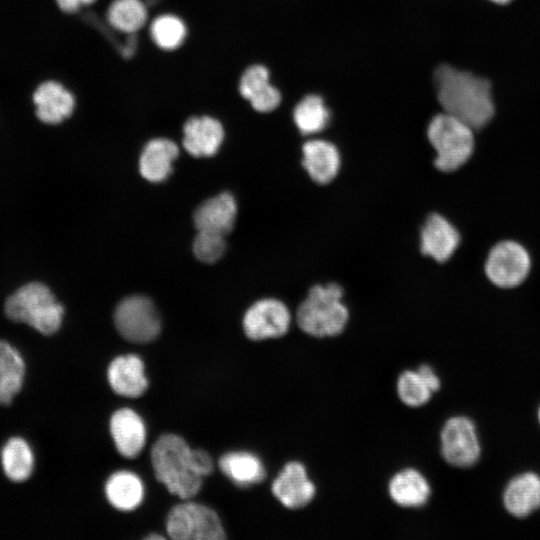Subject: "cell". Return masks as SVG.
Instances as JSON below:
<instances>
[{
	"label": "cell",
	"instance_id": "4dcf8cb0",
	"mask_svg": "<svg viewBox=\"0 0 540 540\" xmlns=\"http://www.w3.org/2000/svg\"><path fill=\"white\" fill-rule=\"evenodd\" d=\"M226 248L224 236L216 233L198 231L193 241L196 258L204 263H214L223 255Z\"/></svg>",
	"mask_w": 540,
	"mask_h": 540
},
{
	"label": "cell",
	"instance_id": "5bb4252c",
	"mask_svg": "<svg viewBox=\"0 0 540 540\" xmlns=\"http://www.w3.org/2000/svg\"><path fill=\"white\" fill-rule=\"evenodd\" d=\"M460 242L456 228L437 213L429 215L421 230V252L437 262L447 261Z\"/></svg>",
	"mask_w": 540,
	"mask_h": 540
},
{
	"label": "cell",
	"instance_id": "f1b7e54d",
	"mask_svg": "<svg viewBox=\"0 0 540 540\" xmlns=\"http://www.w3.org/2000/svg\"><path fill=\"white\" fill-rule=\"evenodd\" d=\"M150 34L154 43L164 50H174L184 41L187 30L184 22L175 15L164 14L153 20Z\"/></svg>",
	"mask_w": 540,
	"mask_h": 540
},
{
	"label": "cell",
	"instance_id": "8fae6325",
	"mask_svg": "<svg viewBox=\"0 0 540 540\" xmlns=\"http://www.w3.org/2000/svg\"><path fill=\"white\" fill-rule=\"evenodd\" d=\"M275 498L288 509H301L315 497V484L309 479L305 466L298 461L288 462L272 483Z\"/></svg>",
	"mask_w": 540,
	"mask_h": 540
},
{
	"label": "cell",
	"instance_id": "2e32d148",
	"mask_svg": "<svg viewBox=\"0 0 540 540\" xmlns=\"http://www.w3.org/2000/svg\"><path fill=\"white\" fill-rule=\"evenodd\" d=\"M110 432L118 452L124 457H136L145 445V425L132 409L122 408L114 412L110 419Z\"/></svg>",
	"mask_w": 540,
	"mask_h": 540
},
{
	"label": "cell",
	"instance_id": "3957f363",
	"mask_svg": "<svg viewBox=\"0 0 540 540\" xmlns=\"http://www.w3.org/2000/svg\"><path fill=\"white\" fill-rule=\"evenodd\" d=\"M342 296L343 290L336 283L312 287L296 312L299 328L314 337L339 335L349 318Z\"/></svg>",
	"mask_w": 540,
	"mask_h": 540
},
{
	"label": "cell",
	"instance_id": "e0dca14e",
	"mask_svg": "<svg viewBox=\"0 0 540 540\" xmlns=\"http://www.w3.org/2000/svg\"><path fill=\"white\" fill-rule=\"evenodd\" d=\"M503 504L518 518L527 517L540 508V476L524 472L512 478L504 489Z\"/></svg>",
	"mask_w": 540,
	"mask_h": 540
},
{
	"label": "cell",
	"instance_id": "7402d4cb",
	"mask_svg": "<svg viewBox=\"0 0 540 540\" xmlns=\"http://www.w3.org/2000/svg\"><path fill=\"white\" fill-rule=\"evenodd\" d=\"M179 153L178 146L166 138L150 140L144 147L140 160L141 175L150 182L164 181L172 172V163Z\"/></svg>",
	"mask_w": 540,
	"mask_h": 540
},
{
	"label": "cell",
	"instance_id": "d6986e66",
	"mask_svg": "<svg viewBox=\"0 0 540 540\" xmlns=\"http://www.w3.org/2000/svg\"><path fill=\"white\" fill-rule=\"evenodd\" d=\"M239 92L258 112H270L281 102V94L269 81V71L262 65L247 68L239 83Z\"/></svg>",
	"mask_w": 540,
	"mask_h": 540
},
{
	"label": "cell",
	"instance_id": "83f0119b",
	"mask_svg": "<svg viewBox=\"0 0 540 540\" xmlns=\"http://www.w3.org/2000/svg\"><path fill=\"white\" fill-rule=\"evenodd\" d=\"M329 118V111L323 99L318 95H307L293 111L294 122L304 135L322 131L327 126Z\"/></svg>",
	"mask_w": 540,
	"mask_h": 540
},
{
	"label": "cell",
	"instance_id": "836d02e7",
	"mask_svg": "<svg viewBox=\"0 0 540 540\" xmlns=\"http://www.w3.org/2000/svg\"><path fill=\"white\" fill-rule=\"evenodd\" d=\"M491 2H494L496 4H501V5H504V4H508L510 3L511 1L513 0H490Z\"/></svg>",
	"mask_w": 540,
	"mask_h": 540
},
{
	"label": "cell",
	"instance_id": "7a4b0ae2",
	"mask_svg": "<svg viewBox=\"0 0 540 540\" xmlns=\"http://www.w3.org/2000/svg\"><path fill=\"white\" fill-rule=\"evenodd\" d=\"M151 462L156 478L171 494L189 499L199 492L203 476L195 467L193 449L180 436L159 437L151 449Z\"/></svg>",
	"mask_w": 540,
	"mask_h": 540
},
{
	"label": "cell",
	"instance_id": "ffe728a7",
	"mask_svg": "<svg viewBox=\"0 0 540 540\" xmlns=\"http://www.w3.org/2000/svg\"><path fill=\"white\" fill-rule=\"evenodd\" d=\"M302 164L313 181L318 184L331 182L339 172L340 154L332 143L313 139L303 147Z\"/></svg>",
	"mask_w": 540,
	"mask_h": 540
},
{
	"label": "cell",
	"instance_id": "cb8c5ba5",
	"mask_svg": "<svg viewBox=\"0 0 540 540\" xmlns=\"http://www.w3.org/2000/svg\"><path fill=\"white\" fill-rule=\"evenodd\" d=\"M25 377V363L20 353L0 341V404L8 405L20 392Z\"/></svg>",
	"mask_w": 540,
	"mask_h": 540
},
{
	"label": "cell",
	"instance_id": "44dd1931",
	"mask_svg": "<svg viewBox=\"0 0 540 540\" xmlns=\"http://www.w3.org/2000/svg\"><path fill=\"white\" fill-rule=\"evenodd\" d=\"M390 498L403 508H420L430 497L427 479L416 469L408 468L396 473L388 485Z\"/></svg>",
	"mask_w": 540,
	"mask_h": 540
},
{
	"label": "cell",
	"instance_id": "4316f807",
	"mask_svg": "<svg viewBox=\"0 0 540 540\" xmlns=\"http://www.w3.org/2000/svg\"><path fill=\"white\" fill-rule=\"evenodd\" d=\"M109 24L124 33L133 34L147 21V9L141 0H114L108 8Z\"/></svg>",
	"mask_w": 540,
	"mask_h": 540
},
{
	"label": "cell",
	"instance_id": "277c9868",
	"mask_svg": "<svg viewBox=\"0 0 540 540\" xmlns=\"http://www.w3.org/2000/svg\"><path fill=\"white\" fill-rule=\"evenodd\" d=\"M5 313L13 321L51 335L61 326L64 308L46 285L32 282L20 287L6 300Z\"/></svg>",
	"mask_w": 540,
	"mask_h": 540
},
{
	"label": "cell",
	"instance_id": "d4e9b609",
	"mask_svg": "<svg viewBox=\"0 0 540 540\" xmlns=\"http://www.w3.org/2000/svg\"><path fill=\"white\" fill-rule=\"evenodd\" d=\"M105 493L113 507L129 511L140 505L144 488L142 481L136 474L129 471H118L107 480Z\"/></svg>",
	"mask_w": 540,
	"mask_h": 540
},
{
	"label": "cell",
	"instance_id": "8992f818",
	"mask_svg": "<svg viewBox=\"0 0 540 540\" xmlns=\"http://www.w3.org/2000/svg\"><path fill=\"white\" fill-rule=\"evenodd\" d=\"M166 531L174 540L226 538L217 513L205 505L194 502H184L170 510L166 520Z\"/></svg>",
	"mask_w": 540,
	"mask_h": 540
},
{
	"label": "cell",
	"instance_id": "484cf974",
	"mask_svg": "<svg viewBox=\"0 0 540 540\" xmlns=\"http://www.w3.org/2000/svg\"><path fill=\"white\" fill-rule=\"evenodd\" d=\"M5 475L14 482L27 480L34 469V456L28 443L19 437L11 438L1 451Z\"/></svg>",
	"mask_w": 540,
	"mask_h": 540
},
{
	"label": "cell",
	"instance_id": "1f68e13d",
	"mask_svg": "<svg viewBox=\"0 0 540 540\" xmlns=\"http://www.w3.org/2000/svg\"><path fill=\"white\" fill-rule=\"evenodd\" d=\"M417 370L426 380L433 393L440 389V379L431 366L427 364H422Z\"/></svg>",
	"mask_w": 540,
	"mask_h": 540
},
{
	"label": "cell",
	"instance_id": "ac0fdd59",
	"mask_svg": "<svg viewBox=\"0 0 540 540\" xmlns=\"http://www.w3.org/2000/svg\"><path fill=\"white\" fill-rule=\"evenodd\" d=\"M108 381L115 393L124 397H138L147 387L144 363L137 355H123L115 358L108 367Z\"/></svg>",
	"mask_w": 540,
	"mask_h": 540
},
{
	"label": "cell",
	"instance_id": "6da1fadb",
	"mask_svg": "<svg viewBox=\"0 0 540 540\" xmlns=\"http://www.w3.org/2000/svg\"><path fill=\"white\" fill-rule=\"evenodd\" d=\"M437 97L444 112L472 129L484 127L494 115L490 82L466 71L443 64L434 75Z\"/></svg>",
	"mask_w": 540,
	"mask_h": 540
},
{
	"label": "cell",
	"instance_id": "f546056e",
	"mask_svg": "<svg viewBox=\"0 0 540 540\" xmlns=\"http://www.w3.org/2000/svg\"><path fill=\"white\" fill-rule=\"evenodd\" d=\"M397 394L405 405L420 407L428 403L433 391L418 370H406L398 377Z\"/></svg>",
	"mask_w": 540,
	"mask_h": 540
},
{
	"label": "cell",
	"instance_id": "9c48e42d",
	"mask_svg": "<svg viewBox=\"0 0 540 540\" xmlns=\"http://www.w3.org/2000/svg\"><path fill=\"white\" fill-rule=\"evenodd\" d=\"M530 270V257L523 246L513 241L496 244L490 251L485 271L490 281L501 288L521 284Z\"/></svg>",
	"mask_w": 540,
	"mask_h": 540
},
{
	"label": "cell",
	"instance_id": "7c38bea8",
	"mask_svg": "<svg viewBox=\"0 0 540 540\" xmlns=\"http://www.w3.org/2000/svg\"><path fill=\"white\" fill-rule=\"evenodd\" d=\"M32 102L37 118L50 125L66 120L75 108L74 95L55 80L41 82L32 93Z\"/></svg>",
	"mask_w": 540,
	"mask_h": 540
},
{
	"label": "cell",
	"instance_id": "9a60e30c",
	"mask_svg": "<svg viewBox=\"0 0 540 540\" xmlns=\"http://www.w3.org/2000/svg\"><path fill=\"white\" fill-rule=\"evenodd\" d=\"M237 205L234 197L221 193L203 202L193 216L197 231H205L225 236L234 226Z\"/></svg>",
	"mask_w": 540,
	"mask_h": 540
},
{
	"label": "cell",
	"instance_id": "ba28073f",
	"mask_svg": "<svg viewBox=\"0 0 540 540\" xmlns=\"http://www.w3.org/2000/svg\"><path fill=\"white\" fill-rule=\"evenodd\" d=\"M441 454L452 466L467 468L480 457L481 447L475 424L465 416L446 421L440 433Z\"/></svg>",
	"mask_w": 540,
	"mask_h": 540
},
{
	"label": "cell",
	"instance_id": "4fadbf2b",
	"mask_svg": "<svg viewBox=\"0 0 540 540\" xmlns=\"http://www.w3.org/2000/svg\"><path fill=\"white\" fill-rule=\"evenodd\" d=\"M183 146L194 157L216 154L224 139L222 124L209 116L191 117L183 126Z\"/></svg>",
	"mask_w": 540,
	"mask_h": 540
},
{
	"label": "cell",
	"instance_id": "52a82bcc",
	"mask_svg": "<svg viewBox=\"0 0 540 540\" xmlns=\"http://www.w3.org/2000/svg\"><path fill=\"white\" fill-rule=\"evenodd\" d=\"M114 323L120 335L133 343H148L161 330L159 314L150 299L134 295L123 299L116 307Z\"/></svg>",
	"mask_w": 540,
	"mask_h": 540
},
{
	"label": "cell",
	"instance_id": "d6a6232c",
	"mask_svg": "<svg viewBox=\"0 0 540 540\" xmlns=\"http://www.w3.org/2000/svg\"><path fill=\"white\" fill-rule=\"evenodd\" d=\"M95 0H55L58 7L66 13H74L81 6L93 3Z\"/></svg>",
	"mask_w": 540,
	"mask_h": 540
},
{
	"label": "cell",
	"instance_id": "e575fe53",
	"mask_svg": "<svg viewBox=\"0 0 540 540\" xmlns=\"http://www.w3.org/2000/svg\"><path fill=\"white\" fill-rule=\"evenodd\" d=\"M146 539H163V536L152 534V535L147 536Z\"/></svg>",
	"mask_w": 540,
	"mask_h": 540
},
{
	"label": "cell",
	"instance_id": "603a6c76",
	"mask_svg": "<svg viewBox=\"0 0 540 540\" xmlns=\"http://www.w3.org/2000/svg\"><path fill=\"white\" fill-rule=\"evenodd\" d=\"M221 471L236 485L245 487L260 483L266 476L262 461L249 452H230L219 459Z\"/></svg>",
	"mask_w": 540,
	"mask_h": 540
},
{
	"label": "cell",
	"instance_id": "30bf717a",
	"mask_svg": "<svg viewBox=\"0 0 540 540\" xmlns=\"http://www.w3.org/2000/svg\"><path fill=\"white\" fill-rule=\"evenodd\" d=\"M291 323L288 307L273 298L255 302L243 317V329L252 340L278 338L287 333Z\"/></svg>",
	"mask_w": 540,
	"mask_h": 540
},
{
	"label": "cell",
	"instance_id": "d590c367",
	"mask_svg": "<svg viewBox=\"0 0 540 540\" xmlns=\"http://www.w3.org/2000/svg\"><path fill=\"white\" fill-rule=\"evenodd\" d=\"M538 417H539V422H540V408H539V411H538Z\"/></svg>",
	"mask_w": 540,
	"mask_h": 540
},
{
	"label": "cell",
	"instance_id": "5b68a950",
	"mask_svg": "<svg viewBox=\"0 0 540 540\" xmlns=\"http://www.w3.org/2000/svg\"><path fill=\"white\" fill-rule=\"evenodd\" d=\"M473 131L445 112L432 118L427 135L437 154L434 164L438 170L452 172L467 162L474 149Z\"/></svg>",
	"mask_w": 540,
	"mask_h": 540
}]
</instances>
